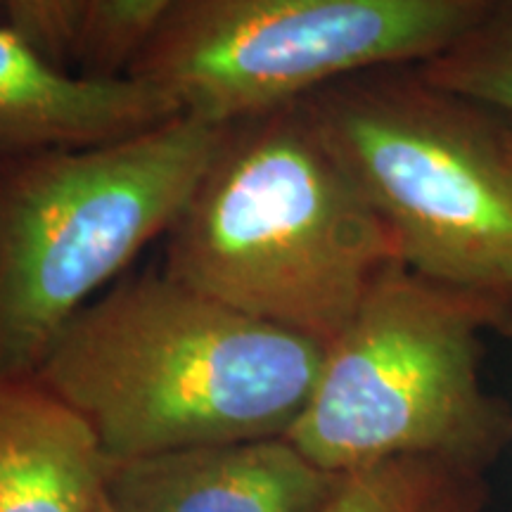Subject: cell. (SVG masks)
Returning a JSON list of instances; mask_svg holds the SVG:
<instances>
[{
	"instance_id": "cell-16",
	"label": "cell",
	"mask_w": 512,
	"mask_h": 512,
	"mask_svg": "<svg viewBox=\"0 0 512 512\" xmlns=\"http://www.w3.org/2000/svg\"><path fill=\"white\" fill-rule=\"evenodd\" d=\"M102 512H107V508H102Z\"/></svg>"
},
{
	"instance_id": "cell-2",
	"label": "cell",
	"mask_w": 512,
	"mask_h": 512,
	"mask_svg": "<svg viewBox=\"0 0 512 512\" xmlns=\"http://www.w3.org/2000/svg\"><path fill=\"white\" fill-rule=\"evenodd\" d=\"M394 264L387 223L304 100L228 126L171 228L164 271L330 347Z\"/></svg>"
},
{
	"instance_id": "cell-12",
	"label": "cell",
	"mask_w": 512,
	"mask_h": 512,
	"mask_svg": "<svg viewBox=\"0 0 512 512\" xmlns=\"http://www.w3.org/2000/svg\"><path fill=\"white\" fill-rule=\"evenodd\" d=\"M178 0H86L79 53L98 74H124Z\"/></svg>"
},
{
	"instance_id": "cell-1",
	"label": "cell",
	"mask_w": 512,
	"mask_h": 512,
	"mask_svg": "<svg viewBox=\"0 0 512 512\" xmlns=\"http://www.w3.org/2000/svg\"><path fill=\"white\" fill-rule=\"evenodd\" d=\"M325 344L162 273L112 285L64 325L34 377L91 425L110 460L285 437Z\"/></svg>"
},
{
	"instance_id": "cell-14",
	"label": "cell",
	"mask_w": 512,
	"mask_h": 512,
	"mask_svg": "<svg viewBox=\"0 0 512 512\" xmlns=\"http://www.w3.org/2000/svg\"><path fill=\"white\" fill-rule=\"evenodd\" d=\"M484 501L486 486L482 475H463L422 512H482Z\"/></svg>"
},
{
	"instance_id": "cell-13",
	"label": "cell",
	"mask_w": 512,
	"mask_h": 512,
	"mask_svg": "<svg viewBox=\"0 0 512 512\" xmlns=\"http://www.w3.org/2000/svg\"><path fill=\"white\" fill-rule=\"evenodd\" d=\"M10 24L55 62L79 50L86 0H3Z\"/></svg>"
},
{
	"instance_id": "cell-10",
	"label": "cell",
	"mask_w": 512,
	"mask_h": 512,
	"mask_svg": "<svg viewBox=\"0 0 512 512\" xmlns=\"http://www.w3.org/2000/svg\"><path fill=\"white\" fill-rule=\"evenodd\" d=\"M420 67V79L434 91L512 114V0H498L458 46Z\"/></svg>"
},
{
	"instance_id": "cell-11",
	"label": "cell",
	"mask_w": 512,
	"mask_h": 512,
	"mask_svg": "<svg viewBox=\"0 0 512 512\" xmlns=\"http://www.w3.org/2000/svg\"><path fill=\"white\" fill-rule=\"evenodd\" d=\"M463 475L437 460H387L344 475L320 512H422Z\"/></svg>"
},
{
	"instance_id": "cell-3",
	"label": "cell",
	"mask_w": 512,
	"mask_h": 512,
	"mask_svg": "<svg viewBox=\"0 0 512 512\" xmlns=\"http://www.w3.org/2000/svg\"><path fill=\"white\" fill-rule=\"evenodd\" d=\"M486 332L512 335V309L389 266L285 439L337 477L401 458L484 475L512 441L510 408L482 382Z\"/></svg>"
},
{
	"instance_id": "cell-15",
	"label": "cell",
	"mask_w": 512,
	"mask_h": 512,
	"mask_svg": "<svg viewBox=\"0 0 512 512\" xmlns=\"http://www.w3.org/2000/svg\"><path fill=\"white\" fill-rule=\"evenodd\" d=\"M496 143L498 150H501V159L505 166V176H508V185L512 190V128H503V131H496Z\"/></svg>"
},
{
	"instance_id": "cell-8",
	"label": "cell",
	"mask_w": 512,
	"mask_h": 512,
	"mask_svg": "<svg viewBox=\"0 0 512 512\" xmlns=\"http://www.w3.org/2000/svg\"><path fill=\"white\" fill-rule=\"evenodd\" d=\"M183 114L140 76L72 74L0 24V147L31 155L110 143Z\"/></svg>"
},
{
	"instance_id": "cell-5",
	"label": "cell",
	"mask_w": 512,
	"mask_h": 512,
	"mask_svg": "<svg viewBox=\"0 0 512 512\" xmlns=\"http://www.w3.org/2000/svg\"><path fill=\"white\" fill-rule=\"evenodd\" d=\"M498 0H178L126 72L219 126L283 110L347 76L425 64Z\"/></svg>"
},
{
	"instance_id": "cell-9",
	"label": "cell",
	"mask_w": 512,
	"mask_h": 512,
	"mask_svg": "<svg viewBox=\"0 0 512 512\" xmlns=\"http://www.w3.org/2000/svg\"><path fill=\"white\" fill-rule=\"evenodd\" d=\"M110 463L60 396L0 373V512H102Z\"/></svg>"
},
{
	"instance_id": "cell-6",
	"label": "cell",
	"mask_w": 512,
	"mask_h": 512,
	"mask_svg": "<svg viewBox=\"0 0 512 512\" xmlns=\"http://www.w3.org/2000/svg\"><path fill=\"white\" fill-rule=\"evenodd\" d=\"M306 102L387 223L399 264L512 309V190L494 128L422 79Z\"/></svg>"
},
{
	"instance_id": "cell-4",
	"label": "cell",
	"mask_w": 512,
	"mask_h": 512,
	"mask_svg": "<svg viewBox=\"0 0 512 512\" xmlns=\"http://www.w3.org/2000/svg\"><path fill=\"white\" fill-rule=\"evenodd\" d=\"M226 131L178 114L12 171L0 188V373L34 375L64 325L171 233Z\"/></svg>"
},
{
	"instance_id": "cell-7",
	"label": "cell",
	"mask_w": 512,
	"mask_h": 512,
	"mask_svg": "<svg viewBox=\"0 0 512 512\" xmlns=\"http://www.w3.org/2000/svg\"><path fill=\"white\" fill-rule=\"evenodd\" d=\"M337 475L285 437L178 448L112 460L107 512H320Z\"/></svg>"
}]
</instances>
